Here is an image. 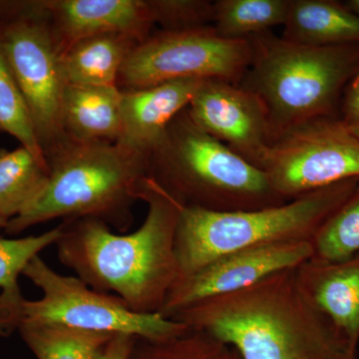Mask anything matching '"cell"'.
Wrapping results in <instances>:
<instances>
[{"label":"cell","instance_id":"1","mask_svg":"<svg viewBox=\"0 0 359 359\" xmlns=\"http://www.w3.org/2000/svg\"><path fill=\"white\" fill-rule=\"evenodd\" d=\"M142 200L145 221L127 235L100 219L65 221L59 261L92 289L119 297L135 313H159L180 278L176 233L182 204L152 178Z\"/></svg>","mask_w":359,"mask_h":359},{"label":"cell","instance_id":"2","mask_svg":"<svg viewBox=\"0 0 359 359\" xmlns=\"http://www.w3.org/2000/svg\"><path fill=\"white\" fill-rule=\"evenodd\" d=\"M170 318L228 344L242 359L356 356L304 294L295 269L247 289L204 299Z\"/></svg>","mask_w":359,"mask_h":359},{"label":"cell","instance_id":"3","mask_svg":"<svg viewBox=\"0 0 359 359\" xmlns=\"http://www.w3.org/2000/svg\"><path fill=\"white\" fill-rule=\"evenodd\" d=\"M49 178L41 193L7 222L8 235L63 218L97 219L120 231L132 223L131 207L142 200L150 160L118 143L66 138L46 153Z\"/></svg>","mask_w":359,"mask_h":359},{"label":"cell","instance_id":"4","mask_svg":"<svg viewBox=\"0 0 359 359\" xmlns=\"http://www.w3.org/2000/svg\"><path fill=\"white\" fill-rule=\"evenodd\" d=\"M249 39L252 59L238 85L264 103L271 141L309 120L339 117L344 91L359 73V43L309 46L271 32Z\"/></svg>","mask_w":359,"mask_h":359},{"label":"cell","instance_id":"5","mask_svg":"<svg viewBox=\"0 0 359 359\" xmlns=\"http://www.w3.org/2000/svg\"><path fill=\"white\" fill-rule=\"evenodd\" d=\"M149 160L152 178L187 207L226 212L287 202L259 168L205 133L187 109L170 124Z\"/></svg>","mask_w":359,"mask_h":359},{"label":"cell","instance_id":"6","mask_svg":"<svg viewBox=\"0 0 359 359\" xmlns=\"http://www.w3.org/2000/svg\"><path fill=\"white\" fill-rule=\"evenodd\" d=\"M358 184L359 179L347 180L283 204L252 211L212 212L182 205L176 233L180 278L236 250L311 241Z\"/></svg>","mask_w":359,"mask_h":359},{"label":"cell","instance_id":"7","mask_svg":"<svg viewBox=\"0 0 359 359\" xmlns=\"http://www.w3.org/2000/svg\"><path fill=\"white\" fill-rule=\"evenodd\" d=\"M22 276L41 290V297L30 301L23 297L0 323V337L22 325H60L147 340L173 339L189 330L160 313H135L119 297L92 289L77 276L61 275L40 256Z\"/></svg>","mask_w":359,"mask_h":359},{"label":"cell","instance_id":"8","mask_svg":"<svg viewBox=\"0 0 359 359\" xmlns=\"http://www.w3.org/2000/svg\"><path fill=\"white\" fill-rule=\"evenodd\" d=\"M0 49L20 87L45 156L66 139L65 82L57 44L40 1H11L0 15Z\"/></svg>","mask_w":359,"mask_h":359},{"label":"cell","instance_id":"9","mask_svg":"<svg viewBox=\"0 0 359 359\" xmlns=\"http://www.w3.org/2000/svg\"><path fill=\"white\" fill-rule=\"evenodd\" d=\"M257 168L283 200L359 179V138L339 116L316 118L269 143Z\"/></svg>","mask_w":359,"mask_h":359},{"label":"cell","instance_id":"10","mask_svg":"<svg viewBox=\"0 0 359 359\" xmlns=\"http://www.w3.org/2000/svg\"><path fill=\"white\" fill-rule=\"evenodd\" d=\"M250 59V39H224L214 26L186 32L162 30L134 47L119 80L128 90L186 79L238 84Z\"/></svg>","mask_w":359,"mask_h":359},{"label":"cell","instance_id":"11","mask_svg":"<svg viewBox=\"0 0 359 359\" xmlns=\"http://www.w3.org/2000/svg\"><path fill=\"white\" fill-rule=\"evenodd\" d=\"M311 257V241L276 243L236 250L180 278L159 313L170 318L181 309L204 299L238 292L276 273L297 269Z\"/></svg>","mask_w":359,"mask_h":359},{"label":"cell","instance_id":"12","mask_svg":"<svg viewBox=\"0 0 359 359\" xmlns=\"http://www.w3.org/2000/svg\"><path fill=\"white\" fill-rule=\"evenodd\" d=\"M187 112L192 121L257 167L271 142L268 111L241 85L219 79L202 82Z\"/></svg>","mask_w":359,"mask_h":359},{"label":"cell","instance_id":"13","mask_svg":"<svg viewBox=\"0 0 359 359\" xmlns=\"http://www.w3.org/2000/svg\"><path fill=\"white\" fill-rule=\"evenodd\" d=\"M41 2L59 52L104 34H125L141 41L155 25L149 0H48Z\"/></svg>","mask_w":359,"mask_h":359},{"label":"cell","instance_id":"14","mask_svg":"<svg viewBox=\"0 0 359 359\" xmlns=\"http://www.w3.org/2000/svg\"><path fill=\"white\" fill-rule=\"evenodd\" d=\"M203 81L177 80L123 92L121 132L116 143L150 157L170 124L190 105Z\"/></svg>","mask_w":359,"mask_h":359},{"label":"cell","instance_id":"15","mask_svg":"<svg viewBox=\"0 0 359 359\" xmlns=\"http://www.w3.org/2000/svg\"><path fill=\"white\" fill-rule=\"evenodd\" d=\"M304 294L346 339L351 353L359 344V254L337 262L311 259L295 269Z\"/></svg>","mask_w":359,"mask_h":359},{"label":"cell","instance_id":"16","mask_svg":"<svg viewBox=\"0 0 359 359\" xmlns=\"http://www.w3.org/2000/svg\"><path fill=\"white\" fill-rule=\"evenodd\" d=\"M122 97L117 86L65 84L61 123L66 138L116 143L121 132Z\"/></svg>","mask_w":359,"mask_h":359},{"label":"cell","instance_id":"17","mask_svg":"<svg viewBox=\"0 0 359 359\" xmlns=\"http://www.w3.org/2000/svg\"><path fill=\"white\" fill-rule=\"evenodd\" d=\"M282 39L309 46L359 43V18L334 0H290Z\"/></svg>","mask_w":359,"mask_h":359},{"label":"cell","instance_id":"18","mask_svg":"<svg viewBox=\"0 0 359 359\" xmlns=\"http://www.w3.org/2000/svg\"><path fill=\"white\" fill-rule=\"evenodd\" d=\"M140 42L131 35L104 34L71 44L59 55L65 84L117 86L125 60Z\"/></svg>","mask_w":359,"mask_h":359},{"label":"cell","instance_id":"19","mask_svg":"<svg viewBox=\"0 0 359 359\" xmlns=\"http://www.w3.org/2000/svg\"><path fill=\"white\" fill-rule=\"evenodd\" d=\"M49 165L28 149H0V215L11 221L41 193L49 178Z\"/></svg>","mask_w":359,"mask_h":359},{"label":"cell","instance_id":"20","mask_svg":"<svg viewBox=\"0 0 359 359\" xmlns=\"http://www.w3.org/2000/svg\"><path fill=\"white\" fill-rule=\"evenodd\" d=\"M290 0H218L214 2V26L224 39H249L283 25Z\"/></svg>","mask_w":359,"mask_h":359},{"label":"cell","instance_id":"21","mask_svg":"<svg viewBox=\"0 0 359 359\" xmlns=\"http://www.w3.org/2000/svg\"><path fill=\"white\" fill-rule=\"evenodd\" d=\"M18 330L36 359H95L114 335L60 325H22Z\"/></svg>","mask_w":359,"mask_h":359},{"label":"cell","instance_id":"22","mask_svg":"<svg viewBox=\"0 0 359 359\" xmlns=\"http://www.w3.org/2000/svg\"><path fill=\"white\" fill-rule=\"evenodd\" d=\"M313 259L337 262L359 254V184L318 229L311 241Z\"/></svg>","mask_w":359,"mask_h":359},{"label":"cell","instance_id":"23","mask_svg":"<svg viewBox=\"0 0 359 359\" xmlns=\"http://www.w3.org/2000/svg\"><path fill=\"white\" fill-rule=\"evenodd\" d=\"M65 226V222L40 235L25 238L0 237V309L13 306L22 299L18 278L42 250L56 245Z\"/></svg>","mask_w":359,"mask_h":359},{"label":"cell","instance_id":"24","mask_svg":"<svg viewBox=\"0 0 359 359\" xmlns=\"http://www.w3.org/2000/svg\"><path fill=\"white\" fill-rule=\"evenodd\" d=\"M130 359H242L233 347L211 335L189 330L165 340L136 339Z\"/></svg>","mask_w":359,"mask_h":359},{"label":"cell","instance_id":"25","mask_svg":"<svg viewBox=\"0 0 359 359\" xmlns=\"http://www.w3.org/2000/svg\"><path fill=\"white\" fill-rule=\"evenodd\" d=\"M0 132L11 135L39 160L46 156L35 131L20 87L0 49ZM48 163V162H47Z\"/></svg>","mask_w":359,"mask_h":359},{"label":"cell","instance_id":"26","mask_svg":"<svg viewBox=\"0 0 359 359\" xmlns=\"http://www.w3.org/2000/svg\"><path fill=\"white\" fill-rule=\"evenodd\" d=\"M155 25L164 32H186L212 26L214 2L207 0H149Z\"/></svg>","mask_w":359,"mask_h":359},{"label":"cell","instance_id":"27","mask_svg":"<svg viewBox=\"0 0 359 359\" xmlns=\"http://www.w3.org/2000/svg\"><path fill=\"white\" fill-rule=\"evenodd\" d=\"M339 118L359 138V73L346 87L339 106Z\"/></svg>","mask_w":359,"mask_h":359},{"label":"cell","instance_id":"28","mask_svg":"<svg viewBox=\"0 0 359 359\" xmlns=\"http://www.w3.org/2000/svg\"><path fill=\"white\" fill-rule=\"evenodd\" d=\"M136 339L130 334H114L95 359H130Z\"/></svg>","mask_w":359,"mask_h":359},{"label":"cell","instance_id":"29","mask_svg":"<svg viewBox=\"0 0 359 359\" xmlns=\"http://www.w3.org/2000/svg\"><path fill=\"white\" fill-rule=\"evenodd\" d=\"M347 8L359 18V0H348L344 2Z\"/></svg>","mask_w":359,"mask_h":359},{"label":"cell","instance_id":"30","mask_svg":"<svg viewBox=\"0 0 359 359\" xmlns=\"http://www.w3.org/2000/svg\"><path fill=\"white\" fill-rule=\"evenodd\" d=\"M6 219H4V217L1 216V215H0V230H1V229H6Z\"/></svg>","mask_w":359,"mask_h":359},{"label":"cell","instance_id":"31","mask_svg":"<svg viewBox=\"0 0 359 359\" xmlns=\"http://www.w3.org/2000/svg\"><path fill=\"white\" fill-rule=\"evenodd\" d=\"M337 359H358V358H356V356L348 355V354H347V355H344L341 356V358H339Z\"/></svg>","mask_w":359,"mask_h":359}]
</instances>
